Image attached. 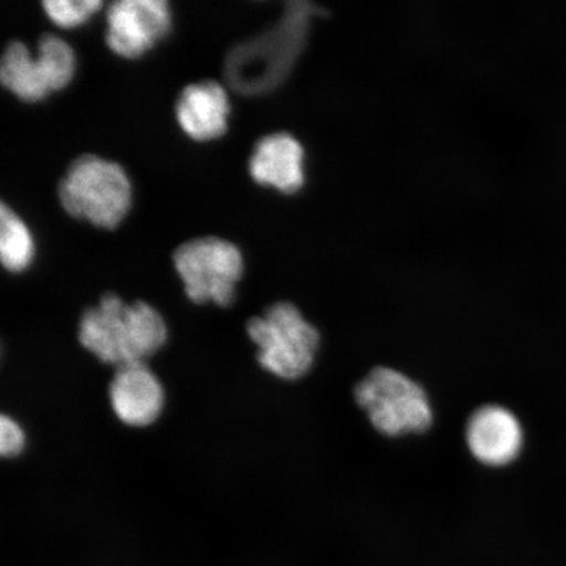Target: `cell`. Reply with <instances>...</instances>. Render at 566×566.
<instances>
[{
    "label": "cell",
    "mask_w": 566,
    "mask_h": 566,
    "mask_svg": "<svg viewBox=\"0 0 566 566\" xmlns=\"http://www.w3.org/2000/svg\"><path fill=\"white\" fill-rule=\"evenodd\" d=\"M59 196L71 217L113 230L130 209L132 186L117 163L83 155L63 176Z\"/></svg>",
    "instance_id": "3957f363"
},
{
    "label": "cell",
    "mask_w": 566,
    "mask_h": 566,
    "mask_svg": "<svg viewBox=\"0 0 566 566\" xmlns=\"http://www.w3.org/2000/svg\"><path fill=\"white\" fill-rule=\"evenodd\" d=\"M106 45L124 59H138L165 39L171 28L166 0H118L106 11Z\"/></svg>",
    "instance_id": "ba28073f"
},
{
    "label": "cell",
    "mask_w": 566,
    "mask_h": 566,
    "mask_svg": "<svg viewBox=\"0 0 566 566\" xmlns=\"http://www.w3.org/2000/svg\"><path fill=\"white\" fill-rule=\"evenodd\" d=\"M230 103L228 92L216 81L189 84L176 103V118L188 137L211 140L228 130Z\"/></svg>",
    "instance_id": "8fae6325"
},
{
    "label": "cell",
    "mask_w": 566,
    "mask_h": 566,
    "mask_svg": "<svg viewBox=\"0 0 566 566\" xmlns=\"http://www.w3.org/2000/svg\"><path fill=\"white\" fill-rule=\"evenodd\" d=\"M109 400L118 420L129 427H148L165 408V389L145 363L117 367L109 386Z\"/></svg>",
    "instance_id": "30bf717a"
},
{
    "label": "cell",
    "mask_w": 566,
    "mask_h": 566,
    "mask_svg": "<svg viewBox=\"0 0 566 566\" xmlns=\"http://www.w3.org/2000/svg\"><path fill=\"white\" fill-rule=\"evenodd\" d=\"M77 337L103 364L119 367L153 357L165 346L168 331L151 304H127L117 294L106 293L96 307L84 311Z\"/></svg>",
    "instance_id": "6da1fadb"
},
{
    "label": "cell",
    "mask_w": 566,
    "mask_h": 566,
    "mask_svg": "<svg viewBox=\"0 0 566 566\" xmlns=\"http://www.w3.org/2000/svg\"><path fill=\"white\" fill-rule=\"evenodd\" d=\"M356 400L379 433L399 437L421 433L433 421L424 389L391 367H375L356 387Z\"/></svg>",
    "instance_id": "5b68a950"
},
{
    "label": "cell",
    "mask_w": 566,
    "mask_h": 566,
    "mask_svg": "<svg viewBox=\"0 0 566 566\" xmlns=\"http://www.w3.org/2000/svg\"><path fill=\"white\" fill-rule=\"evenodd\" d=\"M245 328L258 345L259 364L275 377L296 380L313 369L321 334L293 303L272 304Z\"/></svg>",
    "instance_id": "277c9868"
},
{
    "label": "cell",
    "mask_w": 566,
    "mask_h": 566,
    "mask_svg": "<svg viewBox=\"0 0 566 566\" xmlns=\"http://www.w3.org/2000/svg\"><path fill=\"white\" fill-rule=\"evenodd\" d=\"M304 153L302 145L286 133L261 138L250 159L252 179L261 186L273 187L285 195L303 187Z\"/></svg>",
    "instance_id": "7c38bea8"
},
{
    "label": "cell",
    "mask_w": 566,
    "mask_h": 566,
    "mask_svg": "<svg viewBox=\"0 0 566 566\" xmlns=\"http://www.w3.org/2000/svg\"><path fill=\"white\" fill-rule=\"evenodd\" d=\"M25 436L11 417L2 416L0 419V454L3 458H17L24 451Z\"/></svg>",
    "instance_id": "9a60e30c"
},
{
    "label": "cell",
    "mask_w": 566,
    "mask_h": 566,
    "mask_svg": "<svg viewBox=\"0 0 566 566\" xmlns=\"http://www.w3.org/2000/svg\"><path fill=\"white\" fill-rule=\"evenodd\" d=\"M465 442L479 462L491 467L506 465L514 462L522 450V424L505 407H480L467 422Z\"/></svg>",
    "instance_id": "9c48e42d"
},
{
    "label": "cell",
    "mask_w": 566,
    "mask_h": 566,
    "mask_svg": "<svg viewBox=\"0 0 566 566\" xmlns=\"http://www.w3.org/2000/svg\"><path fill=\"white\" fill-rule=\"evenodd\" d=\"M102 6L101 0H46V2H42L49 19L62 28L83 24Z\"/></svg>",
    "instance_id": "5bb4252c"
},
{
    "label": "cell",
    "mask_w": 566,
    "mask_h": 566,
    "mask_svg": "<svg viewBox=\"0 0 566 566\" xmlns=\"http://www.w3.org/2000/svg\"><path fill=\"white\" fill-rule=\"evenodd\" d=\"M313 13L307 3H290L277 24L233 46L223 67L229 86L245 96L280 86L302 52Z\"/></svg>",
    "instance_id": "7a4b0ae2"
},
{
    "label": "cell",
    "mask_w": 566,
    "mask_h": 566,
    "mask_svg": "<svg viewBox=\"0 0 566 566\" xmlns=\"http://www.w3.org/2000/svg\"><path fill=\"white\" fill-rule=\"evenodd\" d=\"M34 254L33 239L17 212L2 203L0 207V260L7 271L24 272Z\"/></svg>",
    "instance_id": "4fadbf2b"
},
{
    "label": "cell",
    "mask_w": 566,
    "mask_h": 566,
    "mask_svg": "<svg viewBox=\"0 0 566 566\" xmlns=\"http://www.w3.org/2000/svg\"><path fill=\"white\" fill-rule=\"evenodd\" d=\"M75 65V54L67 42L46 33L40 39L35 55L24 42L12 41L7 45L0 61V81L20 101L35 103L66 87Z\"/></svg>",
    "instance_id": "52a82bcc"
},
{
    "label": "cell",
    "mask_w": 566,
    "mask_h": 566,
    "mask_svg": "<svg viewBox=\"0 0 566 566\" xmlns=\"http://www.w3.org/2000/svg\"><path fill=\"white\" fill-rule=\"evenodd\" d=\"M174 265L190 301L212 302L219 307H229L235 301L244 266L235 244L214 237L189 240L175 251Z\"/></svg>",
    "instance_id": "8992f818"
}]
</instances>
